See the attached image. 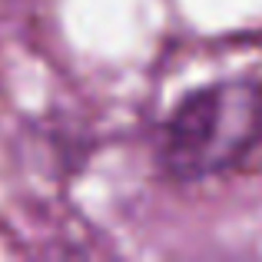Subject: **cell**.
<instances>
[{
	"instance_id": "6da1fadb",
	"label": "cell",
	"mask_w": 262,
	"mask_h": 262,
	"mask_svg": "<svg viewBox=\"0 0 262 262\" xmlns=\"http://www.w3.org/2000/svg\"><path fill=\"white\" fill-rule=\"evenodd\" d=\"M262 143V80L206 83L173 106L160 133V166L173 183L223 176Z\"/></svg>"
}]
</instances>
